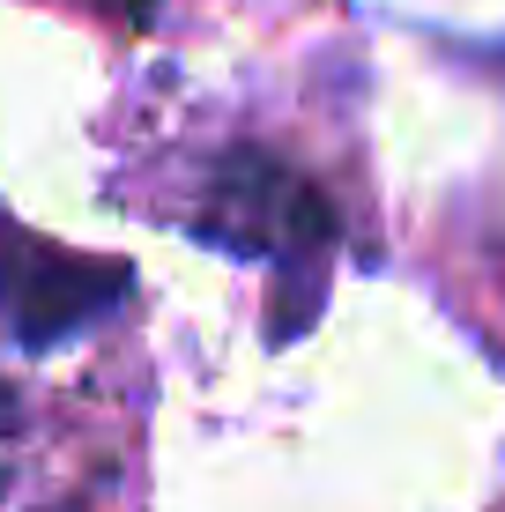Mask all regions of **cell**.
<instances>
[{
  "label": "cell",
  "mask_w": 505,
  "mask_h": 512,
  "mask_svg": "<svg viewBox=\"0 0 505 512\" xmlns=\"http://www.w3.org/2000/svg\"><path fill=\"white\" fill-rule=\"evenodd\" d=\"M194 238H216L223 253H246V260H283L290 282H283V320L268 327V342H290V334L312 327L320 312V275H327V253H335V208L320 201V186L298 179L290 164L260 149H238L216 164L208 179V201L194 216Z\"/></svg>",
  "instance_id": "cell-1"
},
{
  "label": "cell",
  "mask_w": 505,
  "mask_h": 512,
  "mask_svg": "<svg viewBox=\"0 0 505 512\" xmlns=\"http://www.w3.org/2000/svg\"><path fill=\"white\" fill-rule=\"evenodd\" d=\"M127 290H134L127 260L67 253V245L0 216V327L23 349H60L75 334H90L97 320L119 312Z\"/></svg>",
  "instance_id": "cell-2"
},
{
  "label": "cell",
  "mask_w": 505,
  "mask_h": 512,
  "mask_svg": "<svg viewBox=\"0 0 505 512\" xmlns=\"http://www.w3.org/2000/svg\"><path fill=\"white\" fill-rule=\"evenodd\" d=\"M97 8H112V15H127V23H149V15H156V0H97Z\"/></svg>",
  "instance_id": "cell-3"
},
{
  "label": "cell",
  "mask_w": 505,
  "mask_h": 512,
  "mask_svg": "<svg viewBox=\"0 0 505 512\" xmlns=\"http://www.w3.org/2000/svg\"><path fill=\"white\" fill-rule=\"evenodd\" d=\"M8 423H15V394L0 386V438H8ZM0 483H8V475H0Z\"/></svg>",
  "instance_id": "cell-4"
},
{
  "label": "cell",
  "mask_w": 505,
  "mask_h": 512,
  "mask_svg": "<svg viewBox=\"0 0 505 512\" xmlns=\"http://www.w3.org/2000/svg\"><path fill=\"white\" fill-rule=\"evenodd\" d=\"M52 512H75V505H52Z\"/></svg>",
  "instance_id": "cell-5"
}]
</instances>
